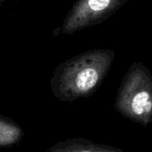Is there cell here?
I'll list each match as a JSON object with an SVG mask.
<instances>
[{
	"instance_id": "2",
	"label": "cell",
	"mask_w": 152,
	"mask_h": 152,
	"mask_svg": "<svg viewBox=\"0 0 152 152\" xmlns=\"http://www.w3.org/2000/svg\"><path fill=\"white\" fill-rule=\"evenodd\" d=\"M23 130L12 119L0 116V148H9L20 142Z\"/></svg>"
},
{
	"instance_id": "1",
	"label": "cell",
	"mask_w": 152,
	"mask_h": 152,
	"mask_svg": "<svg viewBox=\"0 0 152 152\" xmlns=\"http://www.w3.org/2000/svg\"><path fill=\"white\" fill-rule=\"evenodd\" d=\"M99 53H88L58 65L50 79L53 95L61 102L88 95L98 85L102 73Z\"/></svg>"
},
{
	"instance_id": "4",
	"label": "cell",
	"mask_w": 152,
	"mask_h": 152,
	"mask_svg": "<svg viewBox=\"0 0 152 152\" xmlns=\"http://www.w3.org/2000/svg\"><path fill=\"white\" fill-rule=\"evenodd\" d=\"M3 1H4V0H0V3H1V2H3Z\"/></svg>"
},
{
	"instance_id": "3",
	"label": "cell",
	"mask_w": 152,
	"mask_h": 152,
	"mask_svg": "<svg viewBox=\"0 0 152 152\" xmlns=\"http://www.w3.org/2000/svg\"><path fill=\"white\" fill-rule=\"evenodd\" d=\"M149 102V94L145 92H142L137 94L132 102V109L134 112L137 115H141L145 110V107Z\"/></svg>"
}]
</instances>
